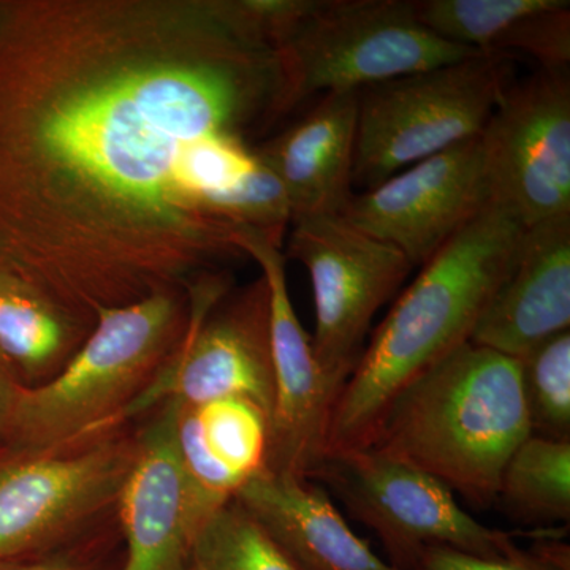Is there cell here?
Here are the masks:
<instances>
[{
  "label": "cell",
  "mask_w": 570,
  "mask_h": 570,
  "mask_svg": "<svg viewBox=\"0 0 570 570\" xmlns=\"http://www.w3.org/2000/svg\"><path fill=\"white\" fill-rule=\"evenodd\" d=\"M491 202L480 137L352 195L340 214L423 266Z\"/></svg>",
  "instance_id": "12"
},
{
  "label": "cell",
  "mask_w": 570,
  "mask_h": 570,
  "mask_svg": "<svg viewBox=\"0 0 570 570\" xmlns=\"http://www.w3.org/2000/svg\"><path fill=\"white\" fill-rule=\"evenodd\" d=\"M24 387L9 360L0 354V450L7 448L14 403Z\"/></svg>",
  "instance_id": "27"
},
{
  "label": "cell",
  "mask_w": 570,
  "mask_h": 570,
  "mask_svg": "<svg viewBox=\"0 0 570 570\" xmlns=\"http://www.w3.org/2000/svg\"><path fill=\"white\" fill-rule=\"evenodd\" d=\"M121 430L59 450H0V562L59 549L115 515L137 453Z\"/></svg>",
  "instance_id": "7"
},
{
  "label": "cell",
  "mask_w": 570,
  "mask_h": 570,
  "mask_svg": "<svg viewBox=\"0 0 570 570\" xmlns=\"http://www.w3.org/2000/svg\"><path fill=\"white\" fill-rule=\"evenodd\" d=\"M92 328L94 324L0 266V354L24 387L58 376Z\"/></svg>",
  "instance_id": "19"
},
{
  "label": "cell",
  "mask_w": 570,
  "mask_h": 570,
  "mask_svg": "<svg viewBox=\"0 0 570 570\" xmlns=\"http://www.w3.org/2000/svg\"><path fill=\"white\" fill-rule=\"evenodd\" d=\"M187 295L186 332L124 422L165 401L202 404L225 396L247 397L272 420L275 376L265 277L234 288L227 272L213 273L190 285Z\"/></svg>",
  "instance_id": "8"
},
{
  "label": "cell",
  "mask_w": 570,
  "mask_h": 570,
  "mask_svg": "<svg viewBox=\"0 0 570 570\" xmlns=\"http://www.w3.org/2000/svg\"><path fill=\"white\" fill-rule=\"evenodd\" d=\"M412 570H570L568 543L558 539L535 540L530 549L513 550L499 558L478 557L449 547H430Z\"/></svg>",
  "instance_id": "25"
},
{
  "label": "cell",
  "mask_w": 570,
  "mask_h": 570,
  "mask_svg": "<svg viewBox=\"0 0 570 570\" xmlns=\"http://www.w3.org/2000/svg\"><path fill=\"white\" fill-rule=\"evenodd\" d=\"M307 479L333 493L370 528L390 564L412 570L430 547L499 558L519 549L515 534L480 523L426 472L370 448L326 452Z\"/></svg>",
  "instance_id": "9"
},
{
  "label": "cell",
  "mask_w": 570,
  "mask_h": 570,
  "mask_svg": "<svg viewBox=\"0 0 570 570\" xmlns=\"http://www.w3.org/2000/svg\"><path fill=\"white\" fill-rule=\"evenodd\" d=\"M497 504L524 524L570 521V441L531 434L510 456Z\"/></svg>",
  "instance_id": "20"
},
{
  "label": "cell",
  "mask_w": 570,
  "mask_h": 570,
  "mask_svg": "<svg viewBox=\"0 0 570 570\" xmlns=\"http://www.w3.org/2000/svg\"><path fill=\"white\" fill-rule=\"evenodd\" d=\"M358 91L321 96L305 118L276 135L255 154L277 176L303 216H340L354 195Z\"/></svg>",
  "instance_id": "16"
},
{
  "label": "cell",
  "mask_w": 570,
  "mask_h": 570,
  "mask_svg": "<svg viewBox=\"0 0 570 570\" xmlns=\"http://www.w3.org/2000/svg\"><path fill=\"white\" fill-rule=\"evenodd\" d=\"M285 247V258L305 266L313 284L316 332L311 343L318 366L340 393L362 358L371 322L412 265L343 216L296 217Z\"/></svg>",
  "instance_id": "10"
},
{
  "label": "cell",
  "mask_w": 570,
  "mask_h": 570,
  "mask_svg": "<svg viewBox=\"0 0 570 570\" xmlns=\"http://www.w3.org/2000/svg\"><path fill=\"white\" fill-rule=\"evenodd\" d=\"M570 328V214L532 225L469 343L520 356Z\"/></svg>",
  "instance_id": "15"
},
{
  "label": "cell",
  "mask_w": 570,
  "mask_h": 570,
  "mask_svg": "<svg viewBox=\"0 0 570 570\" xmlns=\"http://www.w3.org/2000/svg\"><path fill=\"white\" fill-rule=\"evenodd\" d=\"M510 56L479 52L358 91L354 187L367 190L485 129L513 81Z\"/></svg>",
  "instance_id": "5"
},
{
  "label": "cell",
  "mask_w": 570,
  "mask_h": 570,
  "mask_svg": "<svg viewBox=\"0 0 570 570\" xmlns=\"http://www.w3.org/2000/svg\"><path fill=\"white\" fill-rule=\"evenodd\" d=\"M187 322L186 292L102 311L58 376L21 389L7 448L67 449L121 430L129 409L178 347Z\"/></svg>",
  "instance_id": "4"
},
{
  "label": "cell",
  "mask_w": 570,
  "mask_h": 570,
  "mask_svg": "<svg viewBox=\"0 0 570 570\" xmlns=\"http://www.w3.org/2000/svg\"><path fill=\"white\" fill-rule=\"evenodd\" d=\"M277 55L291 111L313 96L360 91L479 51L423 28L412 0H314Z\"/></svg>",
  "instance_id": "6"
},
{
  "label": "cell",
  "mask_w": 570,
  "mask_h": 570,
  "mask_svg": "<svg viewBox=\"0 0 570 570\" xmlns=\"http://www.w3.org/2000/svg\"><path fill=\"white\" fill-rule=\"evenodd\" d=\"M531 434L519 360L466 343L393 400L365 448L487 509L497 504L510 456Z\"/></svg>",
  "instance_id": "3"
},
{
  "label": "cell",
  "mask_w": 570,
  "mask_h": 570,
  "mask_svg": "<svg viewBox=\"0 0 570 570\" xmlns=\"http://www.w3.org/2000/svg\"><path fill=\"white\" fill-rule=\"evenodd\" d=\"M99 540V534H94L92 538V532H89L59 549L0 562V570H105L97 553Z\"/></svg>",
  "instance_id": "26"
},
{
  "label": "cell",
  "mask_w": 570,
  "mask_h": 570,
  "mask_svg": "<svg viewBox=\"0 0 570 570\" xmlns=\"http://www.w3.org/2000/svg\"><path fill=\"white\" fill-rule=\"evenodd\" d=\"M236 245L261 266L269 291L275 403L265 468L307 479L324 456L337 390L314 355L288 292L283 247L253 228L238 227Z\"/></svg>",
  "instance_id": "13"
},
{
  "label": "cell",
  "mask_w": 570,
  "mask_h": 570,
  "mask_svg": "<svg viewBox=\"0 0 570 570\" xmlns=\"http://www.w3.org/2000/svg\"><path fill=\"white\" fill-rule=\"evenodd\" d=\"M480 145L491 202L527 228L569 216V71L539 69L510 82Z\"/></svg>",
  "instance_id": "11"
},
{
  "label": "cell",
  "mask_w": 570,
  "mask_h": 570,
  "mask_svg": "<svg viewBox=\"0 0 570 570\" xmlns=\"http://www.w3.org/2000/svg\"><path fill=\"white\" fill-rule=\"evenodd\" d=\"M189 570H299L268 531L232 499L198 532Z\"/></svg>",
  "instance_id": "21"
},
{
  "label": "cell",
  "mask_w": 570,
  "mask_h": 570,
  "mask_svg": "<svg viewBox=\"0 0 570 570\" xmlns=\"http://www.w3.org/2000/svg\"><path fill=\"white\" fill-rule=\"evenodd\" d=\"M519 365L531 433L570 441V332L532 347Z\"/></svg>",
  "instance_id": "23"
},
{
  "label": "cell",
  "mask_w": 570,
  "mask_h": 570,
  "mask_svg": "<svg viewBox=\"0 0 570 570\" xmlns=\"http://www.w3.org/2000/svg\"><path fill=\"white\" fill-rule=\"evenodd\" d=\"M491 52L510 58L512 52H519L535 59L540 69L569 70L570 3L547 0L546 6L521 17Z\"/></svg>",
  "instance_id": "24"
},
{
  "label": "cell",
  "mask_w": 570,
  "mask_h": 570,
  "mask_svg": "<svg viewBox=\"0 0 570 570\" xmlns=\"http://www.w3.org/2000/svg\"><path fill=\"white\" fill-rule=\"evenodd\" d=\"M235 499L299 570H401L355 534L313 480L264 468Z\"/></svg>",
  "instance_id": "17"
},
{
  "label": "cell",
  "mask_w": 570,
  "mask_h": 570,
  "mask_svg": "<svg viewBox=\"0 0 570 570\" xmlns=\"http://www.w3.org/2000/svg\"><path fill=\"white\" fill-rule=\"evenodd\" d=\"M219 510L187 478L176 448L174 404L165 401L138 431L137 453L116 502L126 543L119 570H189L195 539Z\"/></svg>",
  "instance_id": "14"
},
{
  "label": "cell",
  "mask_w": 570,
  "mask_h": 570,
  "mask_svg": "<svg viewBox=\"0 0 570 570\" xmlns=\"http://www.w3.org/2000/svg\"><path fill=\"white\" fill-rule=\"evenodd\" d=\"M546 3L547 0H412V9L420 24L439 39L491 52L521 17Z\"/></svg>",
  "instance_id": "22"
},
{
  "label": "cell",
  "mask_w": 570,
  "mask_h": 570,
  "mask_svg": "<svg viewBox=\"0 0 570 570\" xmlns=\"http://www.w3.org/2000/svg\"><path fill=\"white\" fill-rule=\"evenodd\" d=\"M170 403L184 471L213 509H223L265 468L269 415L243 396Z\"/></svg>",
  "instance_id": "18"
},
{
  "label": "cell",
  "mask_w": 570,
  "mask_h": 570,
  "mask_svg": "<svg viewBox=\"0 0 570 570\" xmlns=\"http://www.w3.org/2000/svg\"><path fill=\"white\" fill-rule=\"evenodd\" d=\"M527 230L490 202L422 266L337 395L325 453L365 448L393 400L471 341L491 296L519 261Z\"/></svg>",
  "instance_id": "2"
},
{
  "label": "cell",
  "mask_w": 570,
  "mask_h": 570,
  "mask_svg": "<svg viewBox=\"0 0 570 570\" xmlns=\"http://www.w3.org/2000/svg\"><path fill=\"white\" fill-rule=\"evenodd\" d=\"M288 112L245 0H0V266L96 324L247 258L220 205Z\"/></svg>",
  "instance_id": "1"
}]
</instances>
